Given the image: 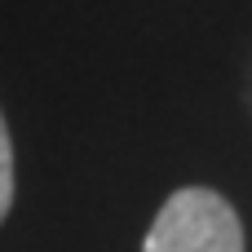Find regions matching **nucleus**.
<instances>
[{"mask_svg":"<svg viewBox=\"0 0 252 252\" xmlns=\"http://www.w3.org/2000/svg\"><path fill=\"white\" fill-rule=\"evenodd\" d=\"M142 252H244V221L226 195L182 186L155 213Z\"/></svg>","mask_w":252,"mask_h":252,"instance_id":"nucleus-1","label":"nucleus"},{"mask_svg":"<svg viewBox=\"0 0 252 252\" xmlns=\"http://www.w3.org/2000/svg\"><path fill=\"white\" fill-rule=\"evenodd\" d=\"M13 208V142H9V124L0 115V226Z\"/></svg>","mask_w":252,"mask_h":252,"instance_id":"nucleus-2","label":"nucleus"}]
</instances>
